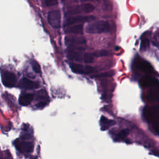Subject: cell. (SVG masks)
<instances>
[{
    "mask_svg": "<svg viewBox=\"0 0 159 159\" xmlns=\"http://www.w3.org/2000/svg\"><path fill=\"white\" fill-rule=\"evenodd\" d=\"M83 61L86 63H91L93 61V56L90 53H84L83 57Z\"/></svg>",
    "mask_w": 159,
    "mask_h": 159,
    "instance_id": "cell-18",
    "label": "cell"
},
{
    "mask_svg": "<svg viewBox=\"0 0 159 159\" xmlns=\"http://www.w3.org/2000/svg\"><path fill=\"white\" fill-rule=\"evenodd\" d=\"M109 30V24L105 20H96L89 23L86 27V32L89 34L106 33Z\"/></svg>",
    "mask_w": 159,
    "mask_h": 159,
    "instance_id": "cell-1",
    "label": "cell"
},
{
    "mask_svg": "<svg viewBox=\"0 0 159 159\" xmlns=\"http://www.w3.org/2000/svg\"><path fill=\"white\" fill-rule=\"evenodd\" d=\"M34 96L30 93H25L20 96L19 99V102L20 105L25 106L29 105L33 100Z\"/></svg>",
    "mask_w": 159,
    "mask_h": 159,
    "instance_id": "cell-11",
    "label": "cell"
},
{
    "mask_svg": "<svg viewBox=\"0 0 159 159\" xmlns=\"http://www.w3.org/2000/svg\"><path fill=\"white\" fill-rule=\"evenodd\" d=\"M135 66L139 70L146 73H151L153 71V68L149 63L140 58L135 60Z\"/></svg>",
    "mask_w": 159,
    "mask_h": 159,
    "instance_id": "cell-7",
    "label": "cell"
},
{
    "mask_svg": "<svg viewBox=\"0 0 159 159\" xmlns=\"http://www.w3.org/2000/svg\"><path fill=\"white\" fill-rule=\"evenodd\" d=\"M149 40L147 39H143L142 40L141 45H140V49L142 50H146L149 47Z\"/></svg>",
    "mask_w": 159,
    "mask_h": 159,
    "instance_id": "cell-20",
    "label": "cell"
},
{
    "mask_svg": "<svg viewBox=\"0 0 159 159\" xmlns=\"http://www.w3.org/2000/svg\"><path fill=\"white\" fill-rule=\"evenodd\" d=\"M60 12L58 10L51 11L48 14V21L53 28L57 29L60 26Z\"/></svg>",
    "mask_w": 159,
    "mask_h": 159,
    "instance_id": "cell-3",
    "label": "cell"
},
{
    "mask_svg": "<svg viewBox=\"0 0 159 159\" xmlns=\"http://www.w3.org/2000/svg\"><path fill=\"white\" fill-rule=\"evenodd\" d=\"M78 9L79 10H80V11H82L84 13H89L93 11V10L94 9V7L91 4L86 3L81 5L80 7H78Z\"/></svg>",
    "mask_w": 159,
    "mask_h": 159,
    "instance_id": "cell-17",
    "label": "cell"
},
{
    "mask_svg": "<svg viewBox=\"0 0 159 159\" xmlns=\"http://www.w3.org/2000/svg\"><path fill=\"white\" fill-rule=\"evenodd\" d=\"M20 84H21L22 87H23L25 89H37L39 87V83L30 80L27 78H23L21 80Z\"/></svg>",
    "mask_w": 159,
    "mask_h": 159,
    "instance_id": "cell-10",
    "label": "cell"
},
{
    "mask_svg": "<svg viewBox=\"0 0 159 159\" xmlns=\"http://www.w3.org/2000/svg\"><path fill=\"white\" fill-rule=\"evenodd\" d=\"M114 74V71L113 70L109 71H107V72H104L101 74H99L98 75H96V77H100V78H106V77H111Z\"/></svg>",
    "mask_w": 159,
    "mask_h": 159,
    "instance_id": "cell-21",
    "label": "cell"
},
{
    "mask_svg": "<svg viewBox=\"0 0 159 159\" xmlns=\"http://www.w3.org/2000/svg\"><path fill=\"white\" fill-rule=\"evenodd\" d=\"M116 122L114 120H110L104 116H101L100 119L101 129L102 130H106L111 126L114 125Z\"/></svg>",
    "mask_w": 159,
    "mask_h": 159,
    "instance_id": "cell-13",
    "label": "cell"
},
{
    "mask_svg": "<svg viewBox=\"0 0 159 159\" xmlns=\"http://www.w3.org/2000/svg\"><path fill=\"white\" fill-rule=\"evenodd\" d=\"M147 99L149 101L155 102L159 100V89L158 88H153L150 90Z\"/></svg>",
    "mask_w": 159,
    "mask_h": 159,
    "instance_id": "cell-15",
    "label": "cell"
},
{
    "mask_svg": "<svg viewBox=\"0 0 159 159\" xmlns=\"http://www.w3.org/2000/svg\"><path fill=\"white\" fill-rule=\"evenodd\" d=\"M16 147L17 149L21 152L30 153L34 149V145L30 142L17 140L16 143Z\"/></svg>",
    "mask_w": 159,
    "mask_h": 159,
    "instance_id": "cell-8",
    "label": "cell"
},
{
    "mask_svg": "<svg viewBox=\"0 0 159 159\" xmlns=\"http://www.w3.org/2000/svg\"><path fill=\"white\" fill-rule=\"evenodd\" d=\"M108 52L104 50H98L94 52L92 55L93 56L99 57H104V56H107L108 55Z\"/></svg>",
    "mask_w": 159,
    "mask_h": 159,
    "instance_id": "cell-19",
    "label": "cell"
},
{
    "mask_svg": "<svg viewBox=\"0 0 159 159\" xmlns=\"http://www.w3.org/2000/svg\"><path fill=\"white\" fill-rule=\"evenodd\" d=\"M85 39L81 37H66L65 38V43L68 45H70V47L82 45L85 43Z\"/></svg>",
    "mask_w": 159,
    "mask_h": 159,
    "instance_id": "cell-9",
    "label": "cell"
},
{
    "mask_svg": "<svg viewBox=\"0 0 159 159\" xmlns=\"http://www.w3.org/2000/svg\"><path fill=\"white\" fill-rule=\"evenodd\" d=\"M95 19V17L92 16H77L74 17H71L66 19L64 23L65 26H70L73 24H79V23H83L87 21H91Z\"/></svg>",
    "mask_w": 159,
    "mask_h": 159,
    "instance_id": "cell-2",
    "label": "cell"
},
{
    "mask_svg": "<svg viewBox=\"0 0 159 159\" xmlns=\"http://www.w3.org/2000/svg\"><path fill=\"white\" fill-rule=\"evenodd\" d=\"M158 83L157 80L153 78L146 76L142 79L141 84L143 86H154Z\"/></svg>",
    "mask_w": 159,
    "mask_h": 159,
    "instance_id": "cell-16",
    "label": "cell"
},
{
    "mask_svg": "<svg viewBox=\"0 0 159 159\" xmlns=\"http://www.w3.org/2000/svg\"><path fill=\"white\" fill-rule=\"evenodd\" d=\"M32 66L33 70H34V71L35 72H36V73H39L41 72L40 66V65H39V63H38L37 61H35L34 60V61L32 62Z\"/></svg>",
    "mask_w": 159,
    "mask_h": 159,
    "instance_id": "cell-23",
    "label": "cell"
},
{
    "mask_svg": "<svg viewBox=\"0 0 159 159\" xmlns=\"http://www.w3.org/2000/svg\"><path fill=\"white\" fill-rule=\"evenodd\" d=\"M45 3L47 6H52L58 4V1L55 0H48V1H45Z\"/></svg>",
    "mask_w": 159,
    "mask_h": 159,
    "instance_id": "cell-24",
    "label": "cell"
},
{
    "mask_svg": "<svg viewBox=\"0 0 159 159\" xmlns=\"http://www.w3.org/2000/svg\"><path fill=\"white\" fill-rule=\"evenodd\" d=\"M128 133H129V130L127 129H123L119 132L117 137L119 139H124L127 137V135H128Z\"/></svg>",
    "mask_w": 159,
    "mask_h": 159,
    "instance_id": "cell-22",
    "label": "cell"
},
{
    "mask_svg": "<svg viewBox=\"0 0 159 159\" xmlns=\"http://www.w3.org/2000/svg\"><path fill=\"white\" fill-rule=\"evenodd\" d=\"M70 67L72 71L78 74H90L96 70L95 68L89 65L83 66L78 64H71Z\"/></svg>",
    "mask_w": 159,
    "mask_h": 159,
    "instance_id": "cell-5",
    "label": "cell"
},
{
    "mask_svg": "<svg viewBox=\"0 0 159 159\" xmlns=\"http://www.w3.org/2000/svg\"><path fill=\"white\" fill-rule=\"evenodd\" d=\"M68 57L71 60L80 61L83 60L84 54H82L81 52H78V51L68 50Z\"/></svg>",
    "mask_w": 159,
    "mask_h": 159,
    "instance_id": "cell-14",
    "label": "cell"
},
{
    "mask_svg": "<svg viewBox=\"0 0 159 159\" xmlns=\"http://www.w3.org/2000/svg\"><path fill=\"white\" fill-rule=\"evenodd\" d=\"M2 81L5 86L11 88L15 86L17 81V78L13 73L6 71L2 74Z\"/></svg>",
    "mask_w": 159,
    "mask_h": 159,
    "instance_id": "cell-6",
    "label": "cell"
},
{
    "mask_svg": "<svg viewBox=\"0 0 159 159\" xmlns=\"http://www.w3.org/2000/svg\"><path fill=\"white\" fill-rule=\"evenodd\" d=\"M65 32L68 34H82L83 32V25L82 24L75 25L67 27L65 29Z\"/></svg>",
    "mask_w": 159,
    "mask_h": 159,
    "instance_id": "cell-12",
    "label": "cell"
},
{
    "mask_svg": "<svg viewBox=\"0 0 159 159\" xmlns=\"http://www.w3.org/2000/svg\"><path fill=\"white\" fill-rule=\"evenodd\" d=\"M47 105V102L45 101H41L40 102H39L37 104V107L38 108H43V107H45Z\"/></svg>",
    "mask_w": 159,
    "mask_h": 159,
    "instance_id": "cell-25",
    "label": "cell"
},
{
    "mask_svg": "<svg viewBox=\"0 0 159 159\" xmlns=\"http://www.w3.org/2000/svg\"><path fill=\"white\" fill-rule=\"evenodd\" d=\"M145 116L149 121L154 122L157 124L159 122V106H155L146 109Z\"/></svg>",
    "mask_w": 159,
    "mask_h": 159,
    "instance_id": "cell-4",
    "label": "cell"
}]
</instances>
